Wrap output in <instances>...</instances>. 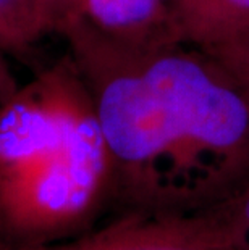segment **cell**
Here are the masks:
<instances>
[{
    "instance_id": "11",
    "label": "cell",
    "mask_w": 249,
    "mask_h": 250,
    "mask_svg": "<svg viewBox=\"0 0 249 250\" xmlns=\"http://www.w3.org/2000/svg\"><path fill=\"white\" fill-rule=\"evenodd\" d=\"M0 49H2L3 52H7V54H10V50H8V44H7V41H5V36H3L2 31H0Z\"/></svg>"
},
{
    "instance_id": "10",
    "label": "cell",
    "mask_w": 249,
    "mask_h": 250,
    "mask_svg": "<svg viewBox=\"0 0 249 250\" xmlns=\"http://www.w3.org/2000/svg\"><path fill=\"white\" fill-rule=\"evenodd\" d=\"M5 55H7V52H3L0 49V104L17 89V83L13 81V76H12V73H10Z\"/></svg>"
},
{
    "instance_id": "3",
    "label": "cell",
    "mask_w": 249,
    "mask_h": 250,
    "mask_svg": "<svg viewBox=\"0 0 249 250\" xmlns=\"http://www.w3.org/2000/svg\"><path fill=\"white\" fill-rule=\"evenodd\" d=\"M18 250H240L210 215L123 211L67 241Z\"/></svg>"
},
{
    "instance_id": "6",
    "label": "cell",
    "mask_w": 249,
    "mask_h": 250,
    "mask_svg": "<svg viewBox=\"0 0 249 250\" xmlns=\"http://www.w3.org/2000/svg\"><path fill=\"white\" fill-rule=\"evenodd\" d=\"M0 31L10 54H26L45 36L34 0H0Z\"/></svg>"
},
{
    "instance_id": "8",
    "label": "cell",
    "mask_w": 249,
    "mask_h": 250,
    "mask_svg": "<svg viewBox=\"0 0 249 250\" xmlns=\"http://www.w3.org/2000/svg\"><path fill=\"white\" fill-rule=\"evenodd\" d=\"M207 54L214 57L249 95V33Z\"/></svg>"
},
{
    "instance_id": "4",
    "label": "cell",
    "mask_w": 249,
    "mask_h": 250,
    "mask_svg": "<svg viewBox=\"0 0 249 250\" xmlns=\"http://www.w3.org/2000/svg\"><path fill=\"white\" fill-rule=\"evenodd\" d=\"M83 18L99 33L125 44L181 42L172 0H84Z\"/></svg>"
},
{
    "instance_id": "2",
    "label": "cell",
    "mask_w": 249,
    "mask_h": 250,
    "mask_svg": "<svg viewBox=\"0 0 249 250\" xmlns=\"http://www.w3.org/2000/svg\"><path fill=\"white\" fill-rule=\"evenodd\" d=\"M113 213L112 158L67 52L0 104V242H62Z\"/></svg>"
},
{
    "instance_id": "9",
    "label": "cell",
    "mask_w": 249,
    "mask_h": 250,
    "mask_svg": "<svg viewBox=\"0 0 249 250\" xmlns=\"http://www.w3.org/2000/svg\"><path fill=\"white\" fill-rule=\"evenodd\" d=\"M34 5L45 36H60L68 24L83 18V12L76 0H34Z\"/></svg>"
},
{
    "instance_id": "5",
    "label": "cell",
    "mask_w": 249,
    "mask_h": 250,
    "mask_svg": "<svg viewBox=\"0 0 249 250\" xmlns=\"http://www.w3.org/2000/svg\"><path fill=\"white\" fill-rule=\"evenodd\" d=\"M180 41L210 52L249 33V0H172Z\"/></svg>"
},
{
    "instance_id": "7",
    "label": "cell",
    "mask_w": 249,
    "mask_h": 250,
    "mask_svg": "<svg viewBox=\"0 0 249 250\" xmlns=\"http://www.w3.org/2000/svg\"><path fill=\"white\" fill-rule=\"evenodd\" d=\"M241 250H249V186L228 200L209 208Z\"/></svg>"
},
{
    "instance_id": "13",
    "label": "cell",
    "mask_w": 249,
    "mask_h": 250,
    "mask_svg": "<svg viewBox=\"0 0 249 250\" xmlns=\"http://www.w3.org/2000/svg\"><path fill=\"white\" fill-rule=\"evenodd\" d=\"M0 250H5V247L2 246V242H0Z\"/></svg>"
},
{
    "instance_id": "12",
    "label": "cell",
    "mask_w": 249,
    "mask_h": 250,
    "mask_svg": "<svg viewBox=\"0 0 249 250\" xmlns=\"http://www.w3.org/2000/svg\"><path fill=\"white\" fill-rule=\"evenodd\" d=\"M78 5H79V8H81V12H84V0H76Z\"/></svg>"
},
{
    "instance_id": "1",
    "label": "cell",
    "mask_w": 249,
    "mask_h": 250,
    "mask_svg": "<svg viewBox=\"0 0 249 250\" xmlns=\"http://www.w3.org/2000/svg\"><path fill=\"white\" fill-rule=\"evenodd\" d=\"M92 99L115 213H199L249 186V95L207 52L131 45L84 18L60 34Z\"/></svg>"
}]
</instances>
